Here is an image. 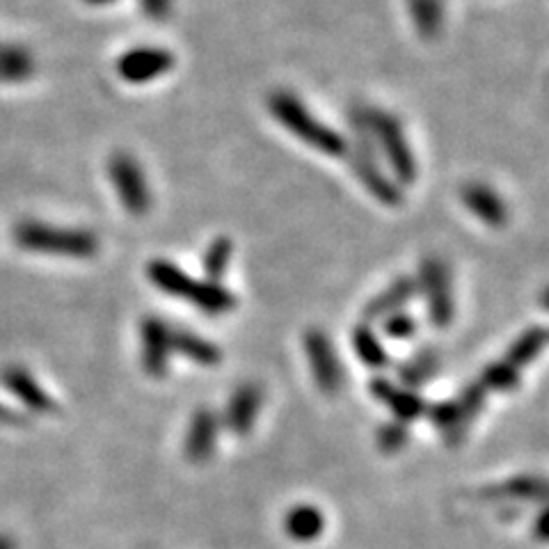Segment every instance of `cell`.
I'll use <instances>...</instances> for the list:
<instances>
[{
  "label": "cell",
  "mask_w": 549,
  "mask_h": 549,
  "mask_svg": "<svg viewBox=\"0 0 549 549\" xmlns=\"http://www.w3.org/2000/svg\"><path fill=\"white\" fill-rule=\"evenodd\" d=\"M149 282L156 286L158 291L167 293V296L186 300L190 305L200 309V312L209 316H222L238 305V300L232 291L222 282L209 280H193L186 270L177 264L165 259H154L147 266Z\"/></svg>",
  "instance_id": "1"
},
{
  "label": "cell",
  "mask_w": 549,
  "mask_h": 549,
  "mask_svg": "<svg viewBox=\"0 0 549 549\" xmlns=\"http://www.w3.org/2000/svg\"><path fill=\"white\" fill-rule=\"evenodd\" d=\"M268 113L280 122L293 138L305 142L309 149L323 156H346L348 140L323 119H318L296 94L289 90H277L268 97Z\"/></svg>",
  "instance_id": "2"
},
{
  "label": "cell",
  "mask_w": 549,
  "mask_h": 549,
  "mask_svg": "<svg viewBox=\"0 0 549 549\" xmlns=\"http://www.w3.org/2000/svg\"><path fill=\"white\" fill-rule=\"evenodd\" d=\"M350 124H353V140L348 142L346 149L350 170H353L364 190H369V195L376 197V202L396 209V206L403 204V188L380 165L376 142H373L369 124H366V110L353 113Z\"/></svg>",
  "instance_id": "3"
},
{
  "label": "cell",
  "mask_w": 549,
  "mask_h": 549,
  "mask_svg": "<svg viewBox=\"0 0 549 549\" xmlns=\"http://www.w3.org/2000/svg\"><path fill=\"white\" fill-rule=\"evenodd\" d=\"M14 243L28 252L42 254H62L71 259H90L99 252L97 234L87 232V229H67L53 227L44 222H19L14 227Z\"/></svg>",
  "instance_id": "4"
},
{
  "label": "cell",
  "mask_w": 549,
  "mask_h": 549,
  "mask_svg": "<svg viewBox=\"0 0 549 549\" xmlns=\"http://www.w3.org/2000/svg\"><path fill=\"white\" fill-rule=\"evenodd\" d=\"M366 124L376 142L378 154L385 158L389 174L399 186H410L417 179V158L403 124L385 110H366Z\"/></svg>",
  "instance_id": "5"
},
{
  "label": "cell",
  "mask_w": 549,
  "mask_h": 549,
  "mask_svg": "<svg viewBox=\"0 0 549 549\" xmlns=\"http://www.w3.org/2000/svg\"><path fill=\"white\" fill-rule=\"evenodd\" d=\"M108 179L113 183L119 204L131 216H145L151 209V188L140 163L126 151H117L108 158Z\"/></svg>",
  "instance_id": "6"
},
{
  "label": "cell",
  "mask_w": 549,
  "mask_h": 549,
  "mask_svg": "<svg viewBox=\"0 0 549 549\" xmlns=\"http://www.w3.org/2000/svg\"><path fill=\"white\" fill-rule=\"evenodd\" d=\"M417 289L424 293L428 305V318L435 328H447L456 314V302H453V284L451 270L442 259L428 257L419 266Z\"/></svg>",
  "instance_id": "7"
},
{
  "label": "cell",
  "mask_w": 549,
  "mask_h": 549,
  "mask_svg": "<svg viewBox=\"0 0 549 549\" xmlns=\"http://www.w3.org/2000/svg\"><path fill=\"white\" fill-rule=\"evenodd\" d=\"M302 348H305L309 369H312V376L318 389L328 396L339 394L341 387H344L346 376L344 366H341L337 350H334V344L328 334L318 328L307 330L305 337H302Z\"/></svg>",
  "instance_id": "8"
},
{
  "label": "cell",
  "mask_w": 549,
  "mask_h": 549,
  "mask_svg": "<svg viewBox=\"0 0 549 549\" xmlns=\"http://www.w3.org/2000/svg\"><path fill=\"white\" fill-rule=\"evenodd\" d=\"M174 53L161 46H138L117 60V74L124 83L145 85L165 76L174 67Z\"/></svg>",
  "instance_id": "9"
},
{
  "label": "cell",
  "mask_w": 549,
  "mask_h": 549,
  "mask_svg": "<svg viewBox=\"0 0 549 549\" xmlns=\"http://www.w3.org/2000/svg\"><path fill=\"white\" fill-rule=\"evenodd\" d=\"M172 328L156 316L142 318L140 323V360L149 378H165L170 373Z\"/></svg>",
  "instance_id": "10"
},
{
  "label": "cell",
  "mask_w": 549,
  "mask_h": 549,
  "mask_svg": "<svg viewBox=\"0 0 549 549\" xmlns=\"http://www.w3.org/2000/svg\"><path fill=\"white\" fill-rule=\"evenodd\" d=\"M369 392L373 399L387 405V408L392 410L394 419L403 421V424L410 426L412 421L426 415L428 403L424 401V396L415 392V389L399 387V385H394L392 380L376 376V378H371Z\"/></svg>",
  "instance_id": "11"
},
{
  "label": "cell",
  "mask_w": 549,
  "mask_h": 549,
  "mask_svg": "<svg viewBox=\"0 0 549 549\" xmlns=\"http://www.w3.org/2000/svg\"><path fill=\"white\" fill-rule=\"evenodd\" d=\"M218 433H220V417L216 410L211 408H200L195 410L193 419H190L186 444H183V451H186V458L193 465H206L213 458L218 447Z\"/></svg>",
  "instance_id": "12"
},
{
  "label": "cell",
  "mask_w": 549,
  "mask_h": 549,
  "mask_svg": "<svg viewBox=\"0 0 549 549\" xmlns=\"http://www.w3.org/2000/svg\"><path fill=\"white\" fill-rule=\"evenodd\" d=\"M0 380H3L7 392L17 396L28 410L37 412V415H53V412L58 410V403L53 401V396L46 392L23 366H5V369L0 371Z\"/></svg>",
  "instance_id": "13"
},
{
  "label": "cell",
  "mask_w": 549,
  "mask_h": 549,
  "mask_svg": "<svg viewBox=\"0 0 549 549\" xmlns=\"http://www.w3.org/2000/svg\"><path fill=\"white\" fill-rule=\"evenodd\" d=\"M460 200L472 216L479 218L483 225L492 229H501L508 225V206L501 200V195L495 188L485 186L483 181H469L460 190Z\"/></svg>",
  "instance_id": "14"
},
{
  "label": "cell",
  "mask_w": 549,
  "mask_h": 549,
  "mask_svg": "<svg viewBox=\"0 0 549 549\" xmlns=\"http://www.w3.org/2000/svg\"><path fill=\"white\" fill-rule=\"evenodd\" d=\"M261 403H264V392H261V387L254 383H245L232 394V399H229L225 408V417L220 421L234 435H248L254 424H257Z\"/></svg>",
  "instance_id": "15"
},
{
  "label": "cell",
  "mask_w": 549,
  "mask_h": 549,
  "mask_svg": "<svg viewBox=\"0 0 549 549\" xmlns=\"http://www.w3.org/2000/svg\"><path fill=\"white\" fill-rule=\"evenodd\" d=\"M419 293L417 289V280L410 275H401L396 277V280L378 293V296H373L369 302H366L362 309L364 323L371 321H383L389 314L403 312L405 307L410 305L415 296Z\"/></svg>",
  "instance_id": "16"
},
{
  "label": "cell",
  "mask_w": 549,
  "mask_h": 549,
  "mask_svg": "<svg viewBox=\"0 0 549 549\" xmlns=\"http://www.w3.org/2000/svg\"><path fill=\"white\" fill-rule=\"evenodd\" d=\"M426 417L431 419V424L442 433L447 447H453V449L465 442L469 428H472L467 424L463 412H460L456 399H444V401H435L431 405H426Z\"/></svg>",
  "instance_id": "17"
},
{
  "label": "cell",
  "mask_w": 549,
  "mask_h": 549,
  "mask_svg": "<svg viewBox=\"0 0 549 549\" xmlns=\"http://www.w3.org/2000/svg\"><path fill=\"white\" fill-rule=\"evenodd\" d=\"M479 495L483 499H504V501H543L547 495V483L543 476L520 474L504 483L488 485Z\"/></svg>",
  "instance_id": "18"
},
{
  "label": "cell",
  "mask_w": 549,
  "mask_h": 549,
  "mask_svg": "<svg viewBox=\"0 0 549 549\" xmlns=\"http://www.w3.org/2000/svg\"><path fill=\"white\" fill-rule=\"evenodd\" d=\"M442 369V355L437 353L433 346L417 350L415 355L396 366V378L399 383L408 389H419L440 373Z\"/></svg>",
  "instance_id": "19"
},
{
  "label": "cell",
  "mask_w": 549,
  "mask_h": 549,
  "mask_svg": "<svg viewBox=\"0 0 549 549\" xmlns=\"http://www.w3.org/2000/svg\"><path fill=\"white\" fill-rule=\"evenodd\" d=\"M325 531V515L318 506L298 504L284 515V533L296 543H314Z\"/></svg>",
  "instance_id": "20"
},
{
  "label": "cell",
  "mask_w": 549,
  "mask_h": 549,
  "mask_svg": "<svg viewBox=\"0 0 549 549\" xmlns=\"http://www.w3.org/2000/svg\"><path fill=\"white\" fill-rule=\"evenodd\" d=\"M172 353L202 366H216L222 362V350L213 341L190 330H172Z\"/></svg>",
  "instance_id": "21"
},
{
  "label": "cell",
  "mask_w": 549,
  "mask_h": 549,
  "mask_svg": "<svg viewBox=\"0 0 549 549\" xmlns=\"http://www.w3.org/2000/svg\"><path fill=\"white\" fill-rule=\"evenodd\" d=\"M353 348H355V355L360 357V362L366 366V369L383 371L389 364H392V357H389L387 348L383 346V341H380L376 330L371 328V323L355 325Z\"/></svg>",
  "instance_id": "22"
},
{
  "label": "cell",
  "mask_w": 549,
  "mask_h": 549,
  "mask_svg": "<svg viewBox=\"0 0 549 549\" xmlns=\"http://www.w3.org/2000/svg\"><path fill=\"white\" fill-rule=\"evenodd\" d=\"M408 12L421 39H435L444 28L442 0H408Z\"/></svg>",
  "instance_id": "23"
},
{
  "label": "cell",
  "mask_w": 549,
  "mask_h": 549,
  "mask_svg": "<svg viewBox=\"0 0 549 549\" xmlns=\"http://www.w3.org/2000/svg\"><path fill=\"white\" fill-rule=\"evenodd\" d=\"M545 346H547V330L543 325L527 328L513 341L504 360L520 371L522 366H527L536 360V357L545 350Z\"/></svg>",
  "instance_id": "24"
},
{
  "label": "cell",
  "mask_w": 549,
  "mask_h": 549,
  "mask_svg": "<svg viewBox=\"0 0 549 549\" xmlns=\"http://www.w3.org/2000/svg\"><path fill=\"white\" fill-rule=\"evenodd\" d=\"M232 254H234V243L229 236H218L213 238L209 248L204 252L202 259V268L204 275L209 282H222L225 277L229 264H232Z\"/></svg>",
  "instance_id": "25"
},
{
  "label": "cell",
  "mask_w": 549,
  "mask_h": 549,
  "mask_svg": "<svg viewBox=\"0 0 549 549\" xmlns=\"http://www.w3.org/2000/svg\"><path fill=\"white\" fill-rule=\"evenodd\" d=\"M479 383L485 392H499V394L515 392V389L520 387V371H517L515 366L508 364L506 360L490 362L481 371Z\"/></svg>",
  "instance_id": "26"
},
{
  "label": "cell",
  "mask_w": 549,
  "mask_h": 549,
  "mask_svg": "<svg viewBox=\"0 0 549 549\" xmlns=\"http://www.w3.org/2000/svg\"><path fill=\"white\" fill-rule=\"evenodd\" d=\"M410 442V426L403 421H387L378 428L376 444L383 453H399L401 449L408 447Z\"/></svg>",
  "instance_id": "27"
},
{
  "label": "cell",
  "mask_w": 549,
  "mask_h": 549,
  "mask_svg": "<svg viewBox=\"0 0 549 549\" xmlns=\"http://www.w3.org/2000/svg\"><path fill=\"white\" fill-rule=\"evenodd\" d=\"M383 334L394 341H410L412 337H417L419 332V323L417 318L408 314V312H396L383 318Z\"/></svg>",
  "instance_id": "28"
},
{
  "label": "cell",
  "mask_w": 549,
  "mask_h": 549,
  "mask_svg": "<svg viewBox=\"0 0 549 549\" xmlns=\"http://www.w3.org/2000/svg\"><path fill=\"white\" fill-rule=\"evenodd\" d=\"M485 399H488V392L481 387V383H469L463 387V392H460L456 401L469 426L481 417V412L485 410Z\"/></svg>",
  "instance_id": "29"
},
{
  "label": "cell",
  "mask_w": 549,
  "mask_h": 549,
  "mask_svg": "<svg viewBox=\"0 0 549 549\" xmlns=\"http://www.w3.org/2000/svg\"><path fill=\"white\" fill-rule=\"evenodd\" d=\"M35 74L33 55L21 60H0V83H23Z\"/></svg>",
  "instance_id": "30"
},
{
  "label": "cell",
  "mask_w": 549,
  "mask_h": 549,
  "mask_svg": "<svg viewBox=\"0 0 549 549\" xmlns=\"http://www.w3.org/2000/svg\"><path fill=\"white\" fill-rule=\"evenodd\" d=\"M142 12L154 21H165L172 12V0H138Z\"/></svg>",
  "instance_id": "31"
},
{
  "label": "cell",
  "mask_w": 549,
  "mask_h": 549,
  "mask_svg": "<svg viewBox=\"0 0 549 549\" xmlns=\"http://www.w3.org/2000/svg\"><path fill=\"white\" fill-rule=\"evenodd\" d=\"M0 424H3V426H26L28 417L0 403Z\"/></svg>",
  "instance_id": "32"
},
{
  "label": "cell",
  "mask_w": 549,
  "mask_h": 549,
  "mask_svg": "<svg viewBox=\"0 0 549 549\" xmlns=\"http://www.w3.org/2000/svg\"><path fill=\"white\" fill-rule=\"evenodd\" d=\"M28 51L21 49V46H12V44H0V60H21L28 58Z\"/></svg>",
  "instance_id": "33"
},
{
  "label": "cell",
  "mask_w": 549,
  "mask_h": 549,
  "mask_svg": "<svg viewBox=\"0 0 549 549\" xmlns=\"http://www.w3.org/2000/svg\"><path fill=\"white\" fill-rule=\"evenodd\" d=\"M545 522H547V513H545V511H540V513H538V520H536V538H538V540H545V538H547Z\"/></svg>",
  "instance_id": "34"
},
{
  "label": "cell",
  "mask_w": 549,
  "mask_h": 549,
  "mask_svg": "<svg viewBox=\"0 0 549 549\" xmlns=\"http://www.w3.org/2000/svg\"><path fill=\"white\" fill-rule=\"evenodd\" d=\"M0 549H19V547H17V543H14V538L0 536Z\"/></svg>",
  "instance_id": "35"
},
{
  "label": "cell",
  "mask_w": 549,
  "mask_h": 549,
  "mask_svg": "<svg viewBox=\"0 0 549 549\" xmlns=\"http://www.w3.org/2000/svg\"><path fill=\"white\" fill-rule=\"evenodd\" d=\"M87 5H94V7H103V5H113L117 3V0H85Z\"/></svg>",
  "instance_id": "36"
}]
</instances>
